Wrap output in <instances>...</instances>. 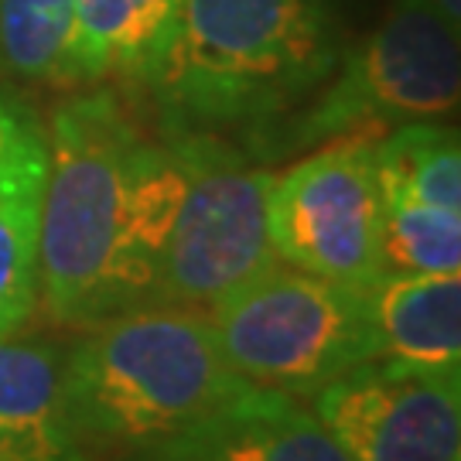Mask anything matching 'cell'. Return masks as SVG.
Wrapping results in <instances>:
<instances>
[{"label": "cell", "mask_w": 461, "mask_h": 461, "mask_svg": "<svg viewBox=\"0 0 461 461\" xmlns=\"http://www.w3.org/2000/svg\"><path fill=\"white\" fill-rule=\"evenodd\" d=\"M38 222V301L51 321L89 329L161 297L185 167L148 137L113 89L66 99L49 123Z\"/></svg>", "instance_id": "6da1fadb"}, {"label": "cell", "mask_w": 461, "mask_h": 461, "mask_svg": "<svg viewBox=\"0 0 461 461\" xmlns=\"http://www.w3.org/2000/svg\"><path fill=\"white\" fill-rule=\"evenodd\" d=\"M342 49L331 0H171L131 86L158 131L215 133L253 158L329 83Z\"/></svg>", "instance_id": "7a4b0ae2"}, {"label": "cell", "mask_w": 461, "mask_h": 461, "mask_svg": "<svg viewBox=\"0 0 461 461\" xmlns=\"http://www.w3.org/2000/svg\"><path fill=\"white\" fill-rule=\"evenodd\" d=\"M66 352L68 417L86 451L131 455L198 424L253 383L236 376L205 312L150 304L103 318Z\"/></svg>", "instance_id": "3957f363"}, {"label": "cell", "mask_w": 461, "mask_h": 461, "mask_svg": "<svg viewBox=\"0 0 461 461\" xmlns=\"http://www.w3.org/2000/svg\"><path fill=\"white\" fill-rule=\"evenodd\" d=\"M458 93V24L430 0H393L373 32L342 49L329 83L267 137L253 161L274 165L348 133L445 120L455 113Z\"/></svg>", "instance_id": "277c9868"}, {"label": "cell", "mask_w": 461, "mask_h": 461, "mask_svg": "<svg viewBox=\"0 0 461 461\" xmlns=\"http://www.w3.org/2000/svg\"><path fill=\"white\" fill-rule=\"evenodd\" d=\"M205 314L236 376L301 400L376 359L369 287L314 277L280 260Z\"/></svg>", "instance_id": "5b68a950"}, {"label": "cell", "mask_w": 461, "mask_h": 461, "mask_svg": "<svg viewBox=\"0 0 461 461\" xmlns=\"http://www.w3.org/2000/svg\"><path fill=\"white\" fill-rule=\"evenodd\" d=\"M158 133L178 150L185 167V198L158 304L209 312L215 301L277 264L267 226L274 171L215 133Z\"/></svg>", "instance_id": "8992f818"}, {"label": "cell", "mask_w": 461, "mask_h": 461, "mask_svg": "<svg viewBox=\"0 0 461 461\" xmlns=\"http://www.w3.org/2000/svg\"><path fill=\"white\" fill-rule=\"evenodd\" d=\"M376 137L348 133L274 171L267 226L280 264L352 287L383 280Z\"/></svg>", "instance_id": "52a82bcc"}, {"label": "cell", "mask_w": 461, "mask_h": 461, "mask_svg": "<svg viewBox=\"0 0 461 461\" xmlns=\"http://www.w3.org/2000/svg\"><path fill=\"white\" fill-rule=\"evenodd\" d=\"M348 461H461V376L369 359L314 393Z\"/></svg>", "instance_id": "ba28073f"}, {"label": "cell", "mask_w": 461, "mask_h": 461, "mask_svg": "<svg viewBox=\"0 0 461 461\" xmlns=\"http://www.w3.org/2000/svg\"><path fill=\"white\" fill-rule=\"evenodd\" d=\"M165 445L212 461H348L301 396L264 386L240 390Z\"/></svg>", "instance_id": "9c48e42d"}, {"label": "cell", "mask_w": 461, "mask_h": 461, "mask_svg": "<svg viewBox=\"0 0 461 461\" xmlns=\"http://www.w3.org/2000/svg\"><path fill=\"white\" fill-rule=\"evenodd\" d=\"M0 458L93 461L68 417L66 352L38 339H0Z\"/></svg>", "instance_id": "30bf717a"}, {"label": "cell", "mask_w": 461, "mask_h": 461, "mask_svg": "<svg viewBox=\"0 0 461 461\" xmlns=\"http://www.w3.org/2000/svg\"><path fill=\"white\" fill-rule=\"evenodd\" d=\"M49 133L32 106L0 158V339L17 335L38 304V222Z\"/></svg>", "instance_id": "8fae6325"}, {"label": "cell", "mask_w": 461, "mask_h": 461, "mask_svg": "<svg viewBox=\"0 0 461 461\" xmlns=\"http://www.w3.org/2000/svg\"><path fill=\"white\" fill-rule=\"evenodd\" d=\"M376 359L461 376V274H400L369 287Z\"/></svg>", "instance_id": "7c38bea8"}, {"label": "cell", "mask_w": 461, "mask_h": 461, "mask_svg": "<svg viewBox=\"0 0 461 461\" xmlns=\"http://www.w3.org/2000/svg\"><path fill=\"white\" fill-rule=\"evenodd\" d=\"M171 0H72L66 86L123 76L131 83L165 28Z\"/></svg>", "instance_id": "4fadbf2b"}, {"label": "cell", "mask_w": 461, "mask_h": 461, "mask_svg": "<svg viewBox=\"0 0 461 461\" xmlns=\"http://www.w3.org/2000/svg\"><path fill=\"white\" fill-rule=\"evenodd\" d=\"M376 178L383 202H420L461 212L458 133L441 120L400 123L376 137Z\"/></svg>", "instance_id": "5bb4252c"}, {"label": "cell", "mask_w": 461, "mask_h": 461, "mask_svg": "<svg viewBox=\"0 0 461 461\" xmlns=\"http://www.w3.org/2000/svg\"><path fill=\"white\" fill-rule=\"evenodd\" d=\"M72 0H0V68L66 83Z\"/></svg>", "instance_id": "9a60e30c"}, {"label": "cell", "mask_w": 461, "mask_h": 461, "mask_svg": "<svg viewBox=\"0 0 461 461\" xmlns=\"http://www.w3.org/2000/svg\"><path fill=\"white\" fill-rule=\"evenodd\" d=\"M461 274V212L420 202H383V277Z\"/></svg>", "instance_id": "2e32d148"}, {"label": "cell", "mask_w": 461, "mask_h": 461, "mask_svg": "<svg viewBox=\"0 0 461 461\" xmlns=\"http://www.w3.org/2000/svg\"><path fill=\"white\" fill-rule=\"evenodd\" d=\"M116 461H212V458L161 441V445H148V447H140V451H131V455H120Z\"/></svg>", "instance_id": "e0dca14e"}, {"label": "cell", "mask_w": 461, "mask_h": 461, "mask_svg": "<svg viewBox=\"0 0 461 461\" xmlns=\"http://www.w3.org/2000/svg\"><path fill=\"white\" fill-rule=\"evenodd\" d=\"M24 106H28L24 99L0 93V158H4L7 148H11V137H14L17 120H21V113H24Z\"/></svg>", "instance_id": "ac0fdd59"}, {"label": "cell", "mask_w": 461, "mask_h": 461, "mask_svg": "<svg viewBox=\"0 0 461 461\" xmlns=\"http://www.w3.org/2000/svg\"><path fill=\"white\" fill-rule=\"evenodd\" d=\"M430 4H434V7H438L451 24H458L461 21V0H430Z\"/></svg>", "instance_id": "d6986e66"}, {"label": "cell", "mask_w": 461, "mask_h": 461, "mask_svg": "<svg viewBox=\"0 0 461 461\" xmlns=\"http://www.w3.org/2000/svg\"><path fill=\"white\" fill-rule=\"evenodd\" d=\"M0 461H4V458H0Z\"/></svg>", "instance_id": "ffe728a7"}]
</instances>
